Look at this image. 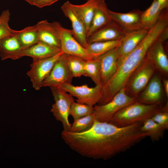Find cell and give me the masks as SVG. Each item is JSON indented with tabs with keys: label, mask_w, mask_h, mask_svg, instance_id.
Instances as JSON below:
<instances>
[{
	"label": "cell",
	"mask_w": 168,
	"mask_h": 168,
	"mask_svg": "<svg viewBox=\"0 0 168 168\" xmlns=\"http://www.w3.org/2000/svg\"><path fill=\"white\" fill-rule=\"evenodd\" d=\"M62 138L73 150L95 159L107 160L129 149L133 136L128 126L119 127L95 120L92 127L81 133L63 131Z\"/></svg>",
	"instance_id": "1"
},
{
	"label": "cell",
	"mask_w": 168,
	"mask_h": 168,
	"mask_svg": "<svg viewBox=\"0 0 168 168\" xmlns=\"http://www.w3.org/2000/svg\"><path fill=\"white\" fill-rule=\"evenodd\" d=\"M161 104L147 105L137 101L124 107L113 117L110 123L124 127L143 123L162 110Z\"/></svg>",
	"instance_id": "2"
},
{
	"label": "cell",
	"mask_w": 168,
	"mask_h": 168,
	"mask_svg": "<svg viewBox=\"0 0 168 168\" xmlns=\"http://www.w3.org/2000/svg\"><path fill=\"white\" fill-rule=\"evenodd\" d=\"M156 71L154 65L147 54L124 87L127 94L136 99L146 87Z\"/></svg>",
	"instance_id": "3"
},
{
	"label": "cell",
	"mask_w": 168,
	"mask_h": 168,
	"mask_svg": "<svg viewBox=\"0 0 168 168\" xmlns=\"http://www.w3.org/2000/svg\"><path fill=\"white\" fill-rule=\"evenodd\" d=\"M50 88L55 101L50 111L56 120L62 123L63 131L70 132L71 124L68 117L71 105L74 102L73 96L59 87Z\"/></svg>",
	"instance_id": "4"
},
{
	"label": "cell",
	"mask_w": 168,
	"mask_h": 168,
	"mask_svg": "<svg viewBox=\"0 0 168 168\" xmlns=\"http://www.w3.org/2000/svg\"><path fill=\"white\" fill-rule=\"evenodd\" d=\"M136 101V99L127 95L124 87L109 102L104 105L96 104L94 106L93 114L95 120L110 123L118 111Z\"/></svg>",
	"instance_id": "5"
},
{
	"label": "cell",
	"mask_w": 168,
	"mask_h": 168,
	"mask_svg": "<svg viewBox=\"0 0 168 168\" xmlns=\"http://www.w3.org/2000/svg\"><path fill=\"white\" fill-rule=\"evenodd\" d=\"M63 54L61 50L50 57L42 59H33L30 69L27 74L35 90H39L42 87L43 81L50 73L56 62Z\"/></svg>",
	"instance_id": "6"
},
{
	"label": "cell",
	"mask_w": 168,
	"mask_h": 168,
	"mask_svg": "<svg viewBox=\"0 0 168 168\" xmlns=\"http://www.w3.org/2000/svg\"><path fill=\"white\" fill-rule=\"evenodd\" d=\"M59 87L76 98L77 102L92 106L97 104L102 96V86L101 85L90 87L86 84L75 86L71 83H64Z\"/></svg>",
	"instance_id": "7"
},
{
	"label": "cell",
	"mask_w": 168,
	"mask_h": 168,
	"mask_svg": "<svg viewBox=\"0 0 168 168\" xmlns=\"http://www.w3.org/2000/svg\"><path fill=\"white\" fill-rule=\"evenodd\" d=\"M54 22L60 32L61 49L64 54L81 58L85 61L94 58L74 37L72 30L65 28L59 22Z\"/></svg>",
	"instance_id": "8"
},
{
	"label": "cell",
	"mask_w": 168,
	"mask_h": 168,
	"mask_svg": "<svg viewBox=\"0 0 168 168\" xmlns=\"http://www.w3.org/2000/svg\"><path fill=\"white\" fill-rule=\"evenodd\" d=\"M73 77L63 54L56 62L42 86L59 87L64 83H71Z\"/></svg>",
	"instance_id": "9"
},
{
	"label": "cell",
	"mask_w": 168,
	"mask_h": 168,
	"mask_svg": "<svg viewBox=\"0 0 168 168\" xmlns=\"http://www.w3.org/2000/svg\"><path fill=\"white\" fill-rule=\"evenodd\" d=\"M162 86L160 75L154 74L136 98V101L147 105L161 104L163 96Z\"/></svg>",
	"instance_id": "10"
},
{
	"label": "cell",
	"mask_w": 168,
	"mask_h": 168,
	"mask_svg": "<svg viewBox=\"0 0 168 168\" xmlns=\"http://www.w3.org/2000/svg\"><path fill=\"white\" fill-rule=\"evenodd\" d=\"M61 8L65 16L71 22L74 36L83 47L87 49L88 44L86 27L73 10L72 3L67 1L63 4Z\"/></svg>",
	"instance_id": "11"
},
{
	"label": "cell",
	"mask_w": 168,
	"mask_h": 168,
	"mask_svg": "<svg viewBox=\"0 0 168 168\" xmlns=\"http://www.w3.org/2000/svg\"><path fill=\"white\" fill-rule=\"evenodd\" d=\"M61 51L60 49L39 41L33 45L21 49L17 53L12 54L9 58L16 60L26 56L30 57L33 59H44L53 56Z\"/></svg>",
	"instance_id": "12"
},
{
	"label": "cell",
	"mask_w": 168,
	"mask_h": 168,
	"mask_svg": "<svg viewBox=\"0 0 168 168\" xmlns=\"http://www.w3.org/2000/svg\"><path fill=\"white\" fill-rule=\"evenodd\" d=\"M128 33L112 20L93 34L88 38L87 42L89 44L97 42L121 40Z\"/></svg>",
	"instance_id": "13"
},
{
	"label": "cell",
	"mask_w": 168,
	"mask_h": 168,
	"mask_svg": "<svg viewBox=\"0 0 168 168\" xmlns=\"http://www.w3.org/2000/svg\"><path fill=\"white\" fill-rule=\"evenodd\" d=\"M108 12L111 20L127 32L144 29L141 21L142 11L139 9L133 10L125 13L114 12L109 9Z\"/></svg>",
	"instance_id": "14"
},
{
	"label": "cell",
	"mask_w": 168,
	"mask_h": 168,
	"mask_svg": "<svg viewBox=\"0 0 168 168\" xmlns=\"http://www.w3.org/2000/svg\"><path fill=\"white\" fill-rule=\"evenodd\" d=\"M35 25L39 41L61 49L60 32L54 21L50 23L44 20Z\"/></svg>",
	"instance_id": "15"
},
{
	"label": "cell",
	"mask_w": 168,
	"mask_h": 168,
	"mask_svg": "<svg viewBox=\"0 0 168 168\" xmlns=\"http://www.w3.org/2000/svg\"><path fill=\"white\" fill-rule=\"evenodd\" d=\"M162 44L158 38L149 48L147 55L153 63L156 71L166 77L168 74V59Z\"/></svg>",
	"instance_id": "16"
},
{
	"label": "cell",
	"mask_w": 168,
	"mask_h": 168,
	"mask_svg": "<svg viewBox=\"0 0 168 168\" xmlns=\"http://www.w3.org/2000/svg\"><path fill=\"white\" fill-rule=\"evenodd\" d=\"M118 47L99 57L102 86L104 85L115 72L118 66Z\"/></svg>",
	"instance_id": "17"
},
{
	"label": "cell",
	"mask_w": 168,
	"mask_h": 168,
	"mask_svg": "<svg viewBox=\"0 0 168 168\" xmlns=\"http://www.w3.org/2000/svg\"><path fill=\"white\" fill-rule=\"evenodd\" d=\"M149 30L142 29L128 33L118 47V60L133 50L147 34Z\"/></svg>",
	"instance_id": "18"
},
{
	"label": "cell",
	"mask_w": 168,
	"mask_h": 168,
	"mask_svg": "<svg viewBox=\"0 0 168 168\" xmlns=\"http://www.w3.org/2000/svg\"><path fill=\"white\" fill-rule=\"evenodd\" d=\"M105 0H99L87 33V39L97 30L112 21Z\"/></svg>",
	"instance_id": "19"
},
{
	"label": "cell",
	"mask_w": 168,
	"mask_h": 168,
	"mask_svg": "<svg viewBox=\"0 0 168 168\" xmlns=\"http://www.w3.org/2000/svg\"><path fill=\"white\" fill-rule=\"evenodd\" d=\"M99 1L87 0L86 2L81 5L72 4V6L74 11L84 24L87 33Z\"/></svg>",
	"instance_id": "20"
},
{
	"label": "cell",
	"mask_w": 168,
	"mask_h": 168,
	"mask_svg": "<svg viewBox=\"0 0 168 168\" xmlns=\"http://www.w3.org/2000/svg\"><path fill=\"white\" fill-rule=\"evenodd\" d=\"M12 33L18 39L22 49L30 47L39 41L36 25L28 26L20 30L12 29Z\"/></svg>",
	"instance_id": "21"
},
{
	"label": "cell",
	"mask_w": 168,
	"mask_h": 168,
	"mask_svg": "<svg viewBox=\"0 0 168 168\" xmlns=\"http://www.w3.org/2000/svg\"><path fill=\"white\" fill-rule=\"evenodd\" d=\"M162 10L157 0H153L151 6L141 15V21L144 29L149 30L159 20Z\"/></svg>",
	"instance_id": "22"
},
{
	"label": "cell",
	"mask_w": 168,
	"mask_h": 168,
	"mask_svg": "<svg viewBox=\"0 0 168 168\" xmlns=\"http://www.w3.org/2000/svg\"><path fill=\"white\" fill-rule=\"evenodd\" d=\"M21 49L18 39L14 35L4 37L0 40V56L2 60L9 58L12 55Z\"/></svg>",
	"instance_id": "23"
},
{
	"label": "cell",
	"mask_w": 168,
	"mask_h": 168,
	"mask_svg": "<svg viewBox=\"0 0 168 168\" xmlns=\"http://www.w3.org/2000/svg\"><path fill=\"white\" fill-rule=\"evenodd\" d=\"M122 40L95 42L88 44L87 49L94 58L118 47Z\"/></svg>",
	"instance_id": "24"
},
{
	"label": "cell",
	"mask_w": 168,
	"mask_h": 168,
	"mask_svg": "<svg viewBox=\"0 0 168 168\" xmlns=\"http://www.w3.org/2000/svg\"><path fill=\"white\" fill-rule=\"evenodd\" d=\"M141 130L147 133L153 142L157 141L163 138L166 130L152 119L150 118L144 121L141 127Z\"/></svg>",
	"instance_id": "25"
},
{
	"label": "cell",
	"mask_w": 168,
	"mask_h": 168,
	"mask_svg": "<svg viewBox=\"0 0 168 168\" xmlns=\"http://www.w3.org/2000/svg\"><path fill=\"white\" fill-rule=\"evenodd\" d=\"M84 70L85 76L90 77L96 85H102L100 61L98 57L85 61Z\"/></svg>",
	"instance_id": "26"
},
{
	"label": "cell",
	"mask_w": 168,
	"mask_h": 168,
	"mask_svg": "<svg viewBox=\"0 0 168 168\" xmlns=\"http://www.w3.org/2000/svg\"><path fill=\"white\" fill-rule=\"evenodd\" d=\"M67 64L73 77L85 76L84 70L85 60L81 58L65 54Z\"/></svg>",
	"instance_id": "27"
},
{
	"label": "cell",
	"mask_w": 168,
	"mask_h": 168,
	"mask_svg": "<svg viewBox=\"0 0 168 168\" xmlns=\"http://www.w3.org/2000/svg\"><path fill=\"white\" fill-rule=\"evenodd\" d=\"M95 119L93 113L90 115L74 120L71 124L70 132L81 133L86 131L93 125Z\"/></svg>",
	"instance_id": "28"
},
{
	"label": "cell",
	"mask_w": 168,
	"mask_h": 168,
	"mask_svg": "<svg viewBox=\"0 0 168 168\" xmlns=\"http://www.w3.org/2000/svg\"><path fill=\"white\" fill-rule=\"evenodd\" d=\"M94 111V106L74 101L71 105L70 115L75 120L90 115L93 113Z\"/></svg>",
	"instance_id": "29"
},
{
	"label": "cell",
	"mask_w": 168,
	"mask_h": 168,
	"mask_svg": "<svg viewBox=\"0 0 168 168\" xmlns=\"http://www.w3.org/2000/svg\"><path fill=\"white\" fill-rule=\"evenodd\" d=\"M10 15L8 10L3 11L0 15V40L4 37L13 35L12 29L8 25Z\"/></svg>",
	"instance_id": "30"
},
{
	"label": "cell",
	"mask_w": 168,
	"mask_h": 168,
	"mask_svg": "<svg viewBox=\"0 0 168 168\" xmlns=\"http://www.w3.org/2000/svg\"><path fill=\"white\" fill-rule=\"evenodd\" d=\"M152 119L163 128L165 130L168 129V111L167 105L162 110L155 114Z\"/></svg>",
	"instance_id": "31"
},
{
	"label": "cell",
	"mask_w": 168,
	"mask_h": 168,
	"mask_svg": "<svg viewBox=\"0 0 168 168\" xmlns=\"http://www.w3.org/2000/svg\"><path fill=\"white\" fill-rule=\"evenodd\" d=\"M58 0H36L34 5L39 8L49 6L54 3Z\"/></svg>",
	"instance_id": "32"
},
{
	"label": "cell",
	"mask_w": 168,
	"mask_h": 168,
	"mask_svg": "<svg viewBox=\"0 0 168 168\" xmlns=\"http://www.w3.org/2000/svg\"><path fill=\"white\" fill-rule=\"evenodd\" d=\"M168 37V27L166 26L162 31L159 38L163 42L166 40Z\"/></svg>",
	"instance_id": "33"
},
{
	"label": "cell",
	"mask_w": 168,
	"mask_h": 168,
	"mask_svg": "<svg viewBox=\"0 0 168 168\" xmlns=\"http://www.w3.org/2000/svg\"><path fill=\"white\" fill-rule=\"evenodd\" d=\"M157 0L159 4L160 8L161 10L168 8V0Z\"/></svg>",
	"instance_id": "34"
},
{
	"label": "cell",
	"mask_w": 168,
	"mask_h": 168,
	"mask_svg": "<svg viewBox=\"0 0 168 168\" xmlns=\"http://www.w3.org/2000/svg\"><path fill=\"white\" fill-rule=\"evenodd\" d=\"M163 86L166 96L168 97V80L167 79L163 80Z\"/></svg>",
	"instance_id": "35"
},
{
	"label": "cell",
	"mask_w": 168,
	"mask_h": 168,
	"mask_svg": "<svg viewBox=\"0 0 168 168\" xmlns=\"http://www.w3.org/2000/svg\"><path fill=\"white\" fill-rule=\"evenodd\" d=\"M31 5H34L36 0H25Z\"/></svg>",
	"instance_id": "36"
}]
</instances>
